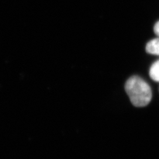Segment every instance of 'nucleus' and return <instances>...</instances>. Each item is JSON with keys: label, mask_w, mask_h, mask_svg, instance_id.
<instances>
[{"label": "nucleus", "mask_w": 159, "mask_h": 159, "mask_svg": "<svg viewBox=\"0 0 159 159\" xmlns=\"http://www.w3.org/2000/svg\"><path fill=\"white\" fill-rule=\"evenodd\" d=\"M125 89L134 106H147L152 99V90L148 84L137 76L129 78L125 82Z\"/></svg>", "instance_id": "1"}, {"label": "nucleus", "mask_w": 159, "mask_h": 159, "mask_svg": "<svg viewBox=\"0 0 159 159\" xmlns=\"http://www.w3.org/2000/svg\"><path fill=\"white\" fill-rule=\"evenodd\" d=\"M145 50L148 54L159 56V37L148 41L146 45Z\"/></svg>", "instance_id": "2"}, {"label": "nucleus", "mask_w": 159, "mask_h": 159, "mask_svg": "<svg viewBox=\"0 0 159 159\" xmlns=\"http://www.w3.org/2000/svg\"><path fill=\"white\" fill-rule=\"evenodd\" d=\"M149 76L152 80L159 82V60L152 64L149 70Z\"/></svg>", "instance_id": "3"}, {"label": "nucleus", "mask_w": 159, "mask_h": 159, "mask_svg": "<svg viewBox=\"0 0 159 159\" xmlns=\"http://www.w3.org/2000/svg\"><path fill=\"white\" fill-rule=\"evenodd\" d=\"M153 30H154V32H155L156 35L157 37H159V21H158L155 24V26H154Z\"/></svg>", "instance_id": "4"}]
</instances>
